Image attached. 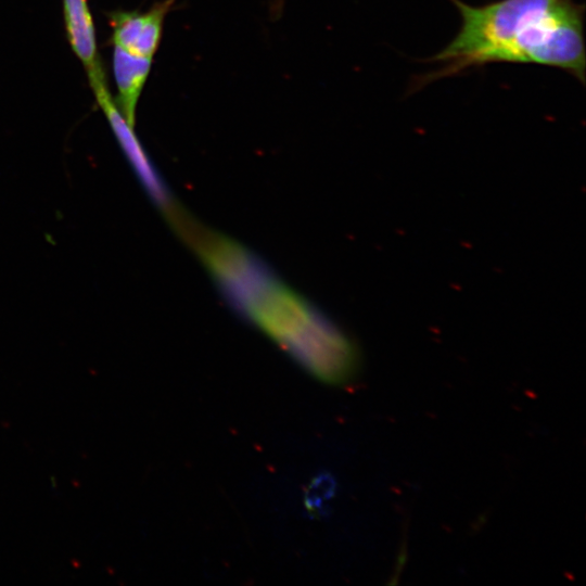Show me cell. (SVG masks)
I'll list each match as a JSON object with an SVG mask.
<instances>
[{
    "instance_id": "obj_1",
    "label": "cell",
    "mask_w": 586,
    "mask_h": 586,
    "mask_svg": "<svg viewBox=\"0 0 586 586\" xmlns=\"http://www.w3.org/2000/svg\"><path fill=\"white\" fill-rule=\"evenodd\" d=\"M450 1L459 11L461 26L428 60L440 67L420 79L419 87L489 63L556 67L585 82L583 4L574 0H497L483 5Z\"/></svg>"
},
{
    "instance_id": "obj_2",
    "label": "cell",
    "mask_w": 586,
    "mask_h": 586,
    "mask_svg": "<svg viewBox=\"0 0 586 586\" xmlns=\"http://www.w3.org/2000/svg\"><path fill=\"white\" fill-rule=\"evenodd\" d=\"M231 305L318 379L344 384L358 368L349 339L258 258L222 290Z\"/></svg>"
},
{
    "instance_id": "obj_3",
    "label": "cell",
    "mask_w": 586,
    "mask_h": 586,
    "mask_svg": "<svg viewBox=\"0 0 586 586\" xmlns=\"http://www.w3.org/2000/svg\"><path fill=\"white\" fill-rule=\"evenodd\" d=\"M90 86L100 107L110 122L119 145L124 150L143 187L154 202L169 215L176 207L171 204L167 189L142 149L133 131V127L124 118L116 102L109 92L105 78L95 80Z\"/></svg>"
},
{
    "instance_id": "obj_4",
    "label": "cell",
    "mask_w": 586,
    "mask_h": 586,
    "mask_svg": "<svg viewBox=\"0 0 586 586\" xmlns=\"http://www.w3.org/2000/svg\"><path fill=\"white\" fill-rule=\"evenodd\" d=\"M174 4L175 0H162L144 12H112L109 20L114 46L153 59L161 44L165 18Z\"/></svg>"
},
{
    "instance_id": "obj_5",
    "label": "cell",
    "mask_w": 586,
    "mask_h": 586,
    "mask_svg": "<svg viewBox=\"0 0 586 586\" xmlns=\"http://www.w3.org/2000/svg\"><path fill=\"white\" fill-rule=\"evenodd\" d=\"M152 67V59L132 54L117 46L113 51V73L117 86L116 105L135 127L136 110Z\"/></svg>"
},
{
    "instance_id": "obj_6",
    "label": "cell",
    "mask_w": 586,
    "mask_h": 586,
    "mask_svg": "<svg viewBox=\"0 0 586 586\" xmlns=\"http://www.w3.org/2000/svg\"><path fill=\"white\" fill-rule=\"evenodd\" d=\"M63 9L67 39L85 66L89 80L104 76L87 0H63Z\"/></svg>"
},
{
    "instance_id": "obj_7",
    "label": "cell",
    "mask_w": 586,
    "mask_h": 586,
    "mask_svg": "<svg viewBox=\"0 0 586 586\" xmlns=\"http://www.w3.org/2000/svg\"><path fill=\"white\" fill-rule=\"evenodd\" d=\"M333 481L327 476L321 475L309 487L307 494L308 508H318L319 504L328 498L333 493Z\"/></svg>"
}]
</instances>
